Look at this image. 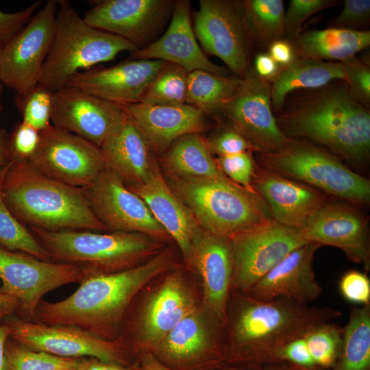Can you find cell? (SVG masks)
<instances>
[{
	"instance_id": "obj_1",
	"label": "cell",
	"mask_w": 370,
	"mask_h": 370,
	"mask_svg": "<svg viewBox=\"0 0 370 370\" xmlns=\"http://www.w3.org/2000/svg\"><path fill=\"white\" fill-rule=\"evenodd\" d=\"M274 115L289 138L308 141L355 163L369 156V109L350 97L345 81L292 92Z\"/></svg>"
},
{
	"instance_id": "obj_2",
	"label": "cell",
	"mask_w": 370,
	"mask_h": 370,
	"mask_svg": "<svg viewBox=\"0 0 370 370\" xmlns=\"http://www.w3.org/2000/svg\"><path fill=\"white\" fill-rule=\"evenodd\" d=\"M236 292L231 316L226 317L229 334L221 364L230 367H254L278 361V354L286 344L341 315L330 307L282 298L260 301Z\"/></svg>"
},
{
	"instance_id": "obj_3",
	"label": "cell",
	"mask_w": 370,
	"mask_h": 370,
	"mask_svg": "<svg viewBox=\"0 0 370 370\" xmlns=\"http://www.w3.org/2000/svg\"><path fill=\"white\" fill-rule=\"evenodd\" d=\"M169 251L128 269L84 278L66 298L42 300L32 321L75 327L108 341L118 340L127 312L139 291L164 272Z\"/></svg>"
},
{
	"instance_id": "obj_4",
	"label": "cell",
	"mask_w": 370,
	"mask_h": 370,
	"mask_svg": "<svg viewBox=\"0 0 370 370\" xmlns=\"http://www.w3.org/2000/svg\"><path fill=\"white\" fill-rule=\"evenodd\" d=\"M2 192L9 210L27 227L108 231L93 212L82 188L51 178L27 161L10 160Z\"/></svg>"
},
{
	"instance_id": "obj_5",
	"label": "cell",
	"mask_w": 370,
	"mask_h": 370,
	"mask_svg": "<svg viewBox=\"0 0 370 370\" xmlns=\"http://www.w3.org/2000/svg\"><path fill=\"white\" fill-rule=\"evenodd\" d=\"M171 184L201 228L212 234L231 238L273 220L267 204L256 192L246 190L225 175L173 176Z\"/></svg>"
},
{
	"instance_id": "obj_6",
	"label": "cell",
	"mask_w": 370,
	"mask_h": 370,
	"mask_svg": "<svg viewBox=\"0 0 370 370\" xmlns=\"http://www.w3.org/2000/svg\"><path fill=\"white\" fill-rule=\"evenodd\" d=\"M58 3L53 38L39 81L49 91L66 87L77 73L111 61L123 51L138 50L128 40L89 25L68 1Z\"/></svg>"
},
{
	"instance_id": "obj_7",
	"label": "cell",
	"mask_w": 370,
	"mask_h": 370,
	"mask_svg": "<svg viewBox=\"0 0 370 370\" xmlns=\"http://www.w3.org/2000/svg\"><path fill=\"white\" fill-rule=\"evenodd\" d=\"M28 228L50 254L52 262L77 266L86 278L137 266L159 247L151 237L136 232Z\"/></svg>"
},
{
	"instance_id": "obj_8",
	"label": "cell",
	"mask_w": 370,
	"mask_h": 370,
	"mask_svg": "<svg viewBox=\"0 0 370 370\" xmlns=\"http://www.w3.org/2000/svg\"><path fill=\"white\" fill-rule=\"evenodd\" d=\"M264 169L358 204L370 201V182L333 153L308 141L289 138L277 151L260 153Z\"/></svg>"
},
{
	"instance_id": "obj_9",
	"label": "cell",
	"mask_w": 370,
	"mask_h": 370,
	"mask_svg": "<svg viewBox=\"0 0 370 370\" xmlns=\"http://www.w3.org/2000/svg\"><path fill=\"white\" fill-rule=\"evenodd\" d=\"M193 27L202 50L221 59L233 75L242 78L252 66L256 49L242 0H200Z\"/></svg>"
},
{
	"instance_id": "obj_10",
	"label": "cell",
	"mask_w": 370,
	"mask_h": 370,
	"mask_svg": "<svg viewBox=\"0 0 370 370\" xmlns=\"http://www.w3.org/2000/svg\"><path fill=\"white\" fill-rule=\"evenodd\" d=\"M86 275L75 265L43 261L0 246V291L19 304L15 314L32 321L44 295L60 286L80 283Z\"/></svg>"
},
{
	"instance_id": "obj_11",
	"label": "cell",
	"mask_w": 370,
	"mask_h": 370,
	"mask_svg": "<svg viewBox=\"0 0 370 370\" xmlns=\"http://www.w3.org/2000/svg\"><path fill=\"white\" fill-rule=\"evenodd\" d=\"M308 242L301 229L273 220L230 238L231 291L247 293L291 252Z\"/></svg>"
},
{
	"instance_id": "obj_12",
	"label": "cell",
	"mask_w": 370,
	"mask_h": 370,
	"mask_svg": "<svg viewBox=\"0 0 370 370\" xmlns=\"http://www.w3.org/2000/svg\"><path fill=\"white\" fill-rule=\"evenodd\" d=\"M3 323L10 329V338L33 350L62 358L92 357L123 365L135 361L118 340L103 339L75 327L25 321L16 314Z\"/></svg>"
},
{
	"instance_id": "obj_13",
	"label": "cell",
	"mask_w": 370,
	"mask_h": 370,
	"mask_svg": "<svg viewBox=\"0 0 370 370\" xmlns=\"http://www.w3.org/2000/svg\"><path fill=\"white\" fill-rule=\"evenodd\" d=\"M58 8V0H48L2 47L1 82L16 95H23L39 84L53 38Z\"/></svg>"
},
{
	"instance_id": "obj_14",
	"label": "cell",
	"mask_w": 370,
	"mask_h": 370,
	"mask_svg": "<svg viewBox=\"0 0 370 370\" xmlns=\"http://www.w3.org/2000/svg\"><path fill=\"white\" fill-rule=\"evenodd\" d=\"M27 162L51 178L82 188L106 169L99 147L51 124L40 132L37 149Z\"/></svg>"
},
{
	"instance_id": "obj_15",
	"label": "cell",
	"mask_w": 370,
	"mask_h": 370,
	"mask_svg": "<svg viewBox=\"0 0 370 370\" xmlns=\"http://www.w3.org/2000/svg\"><path fill=\"white\" fill-rule=\"evenodd\" d=\"M221 112L260 153L277 151L289 139L276 122L270 80L258 75L252 66L241 79L235 92Z\"/></svg>"
},
{
	"instance_id": "obj_16",
	"label": "cell",
	"mask_w": 370,
	"mask_h": 370,
	"mask_svg": "<svg viewBox=\"0 0 370 370\" xmlns=\"http://www.w3.org/2000/svg\"><path fill=\"white\" fill-rule=\"evenodd\" d=\"M83 16L91 27L120 36L141 49L170 20L173 0H96Z\"/></svg>"
},
{
	"instance_id": "obj_17",
	"label": "cell",
	"mask_w": 370,
	"mask_h": 370,
	"mask_svg": "<svg viewBox=\"0 0 370 370\" xmlns=\"http://www.w3.org/2000/svg\"><path fill=\"white\" fill-rule=\"evenodd\" d=\"M197 310L195 297L180 273L169 275L133 320V339L123 347L132 358L151 353L181 320Z\"/></svg>"
},
{
	"instance_id": "obj_18",
	"label": "cell",
	"mask_w": 370,
	"mask_h": 370,
	"mask_svg": "<svg viewBox=\"0 0 370 370\" xmlns=\"http://www.w3.org/2000/svg\"><path fill=\"white\" fill-rule=\"evenodd\" d=\"M83 190L93 212L108 230L156 238L168 235L142 199L111 171L105 169Z\"/></svg>"
},
{
	"instance_id": "obj_19",
	"label": "cell",
	"mask_w": 370,
	"mask_h": 370,
	"mask_svg": "<svg viewBox=\"0 0 370 370\" xmlns=\"http://www.w3.org/2000/svg\"><path fill=\"white\" fill-rule=\"evenodd\" d=\"M116 103L66 86L52 93L51 121L99 147L127 119Z\"/></svg>"
},
{
	"instance_id": "obj_20",
	"label": "cell",
	"mask_w": 370,
	"mask_h": 370,
	"mask_svg": "<svg viewBox=\"0 0 370 370\" xmlns=\"http://www.w3.org/2000/svg\"><path fill=\"white\" fill-rule=\"evenodd\" d=\"M217 325L212 326L197 310L181 320L151 354L175 370L215 369L223 362L225 349L216 339Z\"/></svg>"
},
{
	"instance_id": "obj_21",
	"label": "cell",
	"mask_w": 370,
	"mask_h": 370,
	"mask_svg": "<svg viewBox=\"0 0 370 370\" xmlns=\"http://www.w3.org/2000/svg\"><path fill=\"white\" fill-rule=\"evenodd\" d=\"M308 242L342 250L352 262L370 268V244L367 223L355 207L325 203L301 229Z\"/></svg>"
},
{
	"instance_id": "obj_22",
	"label": "cell",
	"mask_w": 370,
	"mask_h": 370,
	"mask_svg": "<svg viewBox=\"0 0 370 370\" xmlns=\"http://www.w3.org/2000/svg\"><path fill=\"white\" fill-rule=\"evenodd\" d=\"M165 63L157 60L130 59L112 66L78 73L66 86L117 105L138 103Z\"/></svg>"
},
{
	"instance_id": "obj_23",
	"label": "cell",
	"mask_w": 370,
	"mask_h": 370,
	"mask_svg": "<svg viewBox=\"0 0 370 370\" xmlns=\"http://www.w3.org/2000/svg\"><path fill=\"white\" fill-rule=\"evenodd\" d=\"M131 59L157 60L177 64L188 72L205 71L226 76L227 70L214 64L200 47L190 20V2L174 1L170 23L162 36L132 53Z\"/></svg>"
},
{
	"instance_id": "obj_24",
	"label": "cell",
	"mask_w": 370,
	"mask_h": 370,
	"mask_svg": "<svg viewBox=\"0 0 370 370\" xmlns=\"http://www.w3.org/2000/svg\"><path fill=\"white\" fill-rule=\"evenodd\" d=\"M320 247L308 242L295 249L245 293L260 301L282 298L310 304L322 293L313 269L314 255Z\"/></svg>"
},
{
	"instance_id": "obj_25",
	"label": "cell",
	"mask_w": 370,
	"mask_h": 370,
	"mask_svg": "<svg viewBox=\"0 0 370 370\" xmlns=\"http://www.w3.org/2000/svg\"><path fill=\"white\" fill-rule=\"evenodd\" d=\"M201 275L208 311L225 323L233 264L230 238L203 229L193 241L189 261Z\"/></svg>"
},
{
	"instance_id": "obj_26",
	"label": "cell",
	"mask_w": 370,
	"mask_h": 370,
	"mask_svg": "<svg viewBox=\"0 0 370 370\" xmlns=\"http://www.w3.org/2000/svg\"><path fill=\"white\" fill-rule=\"evenodd\" d=\"M252 186L267 204L273 221L302 229L311 216L327 201L310 186L288 180L266 169L254 174Z\"/></svg>"
},
{
	"instance_id": "obj_27",
	"label": "cell",
	"mask_w": 370,
	"mask_h": 370,
	"mask_svg": "<svg viewBox=\"0 0 370 370\" xmlns=\"http://www.w3.org/2000/svg\"><path fill=\"white\" fill-rule=\"evenodd\" d=\"M126 186L142 199L189 261L193 241L202 229L187 206L169 187L156 166L146 181Z\"/></svg>"
},
{
	"instance_id": "obj_28",
	"label": "cell",
	"mask_w": 370,
	"mask_h": 370,
	"mask_svg": "<svg viewBox=\"0 0 370 370\" xmlns=\"http://www.w3.org/2000/svg\"><path fill=\"white\" fill-rule=\"evenodd\" d=\"M119 106L156 151L169 149L180 137L200 133L205 128V114L187 104L151 106L138 102Z\"/></svg>"
},
{
	"instance_id": "obj_29",
	"label": "cell",
	"mask_w": 370,
	"mask_h": 370,
	"mask_svg": "<svg viewBox=\"0 0 370 370\" xmlns=\"http://www.w3.org/2000/svg\"><path fill=\"white\" fill-rule=\"evenodd\" d=\"M99 149L106 169L128 185L144 182L156 167L149 142L129 117Z\"/></svg>"
},
{
	"instance_id": "obj_30",
	"label": "cell",
	"mask_w": 370,
	"mask_h": 370,
	"mask_svg": "<svg viewBox=\"0 0 370 370\" xmlns=\"http://www.w3.org/2000/svg\"><path fill=\"white\" fill-rule=\"evenodd\" d=\"M336 80L346 81L342 62L296 56L289 64L280 66L277 74L270 79L273 112L280 109L292 92L319 88Z\"/></svg>"
},
{
	"instance_id": "obj_31",
	"label": "cell",
	"mask_w": 370,
	"mask_h": 370,
	"mask_svg": "<svg viewBox=\"0 0 370 370\" xmlns=\"http://www.w3.org/2000/svg\"><path fill=\"white\" fill-rule=\"evenodd\" d=\"M296 56L342 62L370 45L369 30L328 27L301 32L292 42Z\"/></svg>"
},
{
	"instance_id": "obj_32",
	"label": "cell",
	"mask_w": 370,
	"mask_h": 370,
	"mask_svg": "<svg viewBox=\"0 0 370 370\" xmlns=\"http://www.w3.org/2000/svg\"><path fill=\"white\" fill-rule=\"evenodd\" d=\"M164 163L173 176L214 178L225 175L199 133L188 134L176 140L166 153Z\"/></svg>"
},
{
	"instance_id": "obj_33",
	"label": "cell",
	"mask_w": 370,
	"mask_h": 370,
	"mask_svg": "<svg viewBox=\"0 0 370 370\" xmlns=\"http://www.w3.org/2000/svg\"><path fill=\"white\" fill-rule=\"evenodd\" d=\"M330 370H370V304L352 308Z\"/></svg>"
},
{
	"instance_id": "obj_34",
	"label": "cell",
	"mask_w": 370,
	"mask_h": 370,
	"mask_svg": "<svg viewBox=\"0 0 370 370\" xmlns=\"http://www.w3.org/2000/svg\"><path fill=\"white\" fill-rule=\"evenodd\" d=\"M240 77L221 76L205 71L189 72L186 104L206 114L221 112L235 92Z\"/></svg>"
},
{
	"instance_id": "obj_35",
	"label": "cell",
	"mask_w": 370,
	"mask_h": 370,
	"mask_svg": "<svg viewBox=\"0 0 370 370\" xmlns=\"http://www.w3.org/2000/svg\"><path fill=\"white\" fill-rule=\"evenodd\" d=\"M242 3L256 50L267 52L272 42L284 38L282 0H242Z\"/></svg>"
},
{
	"instance_id": "obj_36",
	"label": "cell",
	"mask_w": 370,
	"mask_h": 370,
	"mask_svg": "<svg viewBox=\"0 0 370 370\" xmlns=\"http://www.w3.org/2000/svg\"><path fill=\"white\" fill-rule=\"evenodd\" d=\"M9 162L0 168V246L51 262L50 254L36 240L29 228L14 216L5 202L2 186Z\"/></svg>"
},
{
	"instance_id": "obj_37",
	"label": "cell",
	"mask_w": 370,
	"mask_h": 370,
	"mask_svg": "<svg viewBox=\"0 0 370 370\" xmlns=\"http://www.w3.org/2000/svg\"><path fill=\"white\" fill-rule=\"evenodd\" d=\"M189 72L166 62L146 88L139 103L151 106L186 104Z\"/></svg>"
},
{
	"instance_id": "obj_38",
	"label": "cell",
	"mask_w": 370,
	"mask_h": 370,
	"mask_svg": "<svg viewBox=\"0 0 370 370\" xmlns=\"http://www.w3.org/2000/svg\"><path fill=\"white\" fill-rule=\"evenodd\" d=\"M81 359L33 350L10 338L4 347V370H78Z\"/></svg>"
},
{
	"instance_id": "obj_39",
	"label": "cell",
	"mask_w": 370,
	"mask_h": 370,
	"mask_svg": "<svg viewBox=\"0 0 370 370\" xmlns=\"http://www.w3.org/2000/svg\"><path fill=\"white\" fill-rule=\"evenodd\" d=\"M343 328L334 322L322 325L303 336L314 365L330 370L339 355Z\"/></svg>"
},
{
	"instance_id": "obj_40",
	"label": "cell",
	"mask_w": 370,
	"mask_h": 370,
	"mask_svg": "<svg viewBox=\"0 0 370 370\" xmlns=\"http://www.w3.org/2000/svg\"><path fill=\"white\" fill-rule=\"evenodd\" d=\"M52 92L40 84L21 95L15 103L22 121L40 132L51 125Z\"/></svg>"
},
{
	"instance_id": "obj_41",
	"label": "cell",
	"mask_w": 370,
	"mask_h": 370,
	"mask_svg": "<svg viewBox=\"0 0 370 370\" xmlns=\"http://www.w3.org/2000/svg\"><path fill=\"white\" fill-rule=\"evenodd\" d=\"M338 0H291L284 14V38L291 43L305 21L316 13L341 3Z\"/></svg>"
},
{
	"instance_id": "obj_42",
	"label": "cell",
	"mask_w": 370,
	"mask_h": 370,
	"mask_svg": "<svg viewBox=\"0 0 370 370\" xmlns=\"http://www.w3.org/2000/svg\"><path fill=\"white\" fill-rule=\"evenodd\" d=\"M346 74V84L350 97L369 109L370 66L367 60L356 56L342 62Z\"/></svg>"
},
{
	"instance_id": "obj_43",
	"label": "cell",
	"mask_w": 370,
	"mask_h": 370,
	"mask_svg": "<svg viewBox=\"0 0 370 370\" xmlns=\"http://www.w3.org/2000/svg\"><path fill=\"white\" fill-rule=\"evenodd\" d=\"M217 164L231 181L250 192L256 193L252 186L255 166L251 151L219 156Z\"/></svg>"
},
{
	"instance_id": "obj_44",
	"label": "cell",
	"mask_w": 370,
	"mask_h": 370,
	"mask_svg": "<svg viewBox=\"0 0 370 370\" xmlns=\"http://www.w3.org/2000/svg\"><path fill=\"white\" fill-rule=\"evenodd\" d=\"M330 27L362 31L369 25L370 1L345 0Z\"/></svg>"
},
{
	"instance_id": "obj_45",
	"label": "cell",
	"mask_w": 370,
	"mask_h": 370,
	"mask_svg": "<svg viewBox=\"0 0 370 370\" xmlns=\"http://www.w3.org/2000/svg\"><path fill=\"white\" fill-rule=\"evenodd\" d=\"M40 140V132L21 121L10 136V160L28 161Z\"/></svg>"
},
{
	"instance_id": "obj_46",
	"label": "cell",
	"mask_w": 370,
	"mask_h": 370,
	"mask_svg": "<svg viewBox=\"0 0 370 370\" xmlns=\"http://www.w3.org/2000/svg\"><path fill=\"white\" fill-rule=\"evenodd\" d=\"M338 289L347 301L360 306L370 304V280L357 270L345 273L338 282Z\"/></svg>"
},
{
	"instance_id": "obj_47",
	"label": "cell",
	"mask_w": 370,
	"mask_h": 370,
	"mask_svg": "<svg viewBox=\"0 0 370 370\" xmlns=\"http://www.w3.org/2000/svg\"><path fill=\"white\" fill-rule=\"evenodd\" d=\"M211 153L219 156L232 155L258 149L232 126L206 140Z\"/></svg>"
},
{
	"instance_id": "obj_48",
	"label": "cell",
	"mask_w": 370,
	"mask_h": 370,
	"mask_svg": "<svg viewBox=\"0 0 370 370\" xmlns=\"http://www.w3.org/2000/svg\"><path fill=\"white\" fill-rule=\"evenodd\" d=\"M41 4L42 2L38 1L14 12H6L0 9V46L6 45L26 25Z\"/></svg>"
},
{
	"instance_id": "obj_49",
	"label": "cell",
	"mask_w": 370,
	"mask_h": 370,
	"mask_svg": "<svg viewBox=\"0 0 370 370\" xmlns=\"http://www.w3.org/2000/svg\"><path fill=\"white\" fill-rule=\"evenodd\" d=\"M278 361H285L306 369H320L317 367L310 356L303 336L282 347L277 356Z\"/></svg>"
},
{
	"instance_id": "obj_50",
	"label": "cell",
	"mask_w": 370,
	"mask_h": 370,
	"mask_svg": "<svg viewBox=\"0 0 370 370\" xmlns=\"http://www.w3.org/2000/svg\"><path fill=\"white\" fill-rule=\"evenodd\" d=\"M267 52L280 66L289 64L296 58L292 43L285 38L272 42Z\"/></svg>"
},
{
	"instance_id": "obj_51",
	"label": "cell",
	"mask_w": 370,
	"mask_h": 370,
	"mask_svg": "<svg viewBox=\"0 0 370 370\" xmlns=\"http://www.w3.org/2000/svg\"><path fill=\"white\" fill-rule=\"evenodd\" d=\"M252 68L258 75L270 80L277 74L280 66L264 51L254 56Z\"/></svg>"
},
{
	"instance_id": "obj_52",
	"label": "cell",
	"mask_w": 370,
	"mask_h": 370,
	"mask_svg": "<svg viewBox=\"0 0 370 370\" xmlns=\"http://www.w3.org/2000/svg\"><path fill=\"white\" fill-rule=\"evenodd\" d=\"M78 370H141V368L138 360L130 365H123L106 362L92 357H84Z\"/></svg>"
},
{
	"instance_id": "obj_53",
	"label": "cell",
	"mask_w": 370,
	"mask_h": 370,
	"mask_svg": "<svg viewBox=\"0 0 370 370\" xmlns=\"http://www.w3.org/2000/svg\"><path fill=\"white\" fill-rule=\"evenodd\" d=\"M214 370H325L322 369H306L297 367L285 361H276L260 366L247 368L234 367L220 365Z\"/></svg>"
},
{
	"instance_id": "obj_54",
	"label": "cell",
	"mask_w": 370,
	"mask_h": 370,
	"mask_svg": "<svg viewBox=\"0 0 370 370\" xmlns=\"http://www.w3.org/2000/svg\"><path fill=\"white\" fill-rule=\"evenodd\" d=\"M137 360L140 362L141 370H175L162 364L150 352L141 354ZM197 370H214V369L205 368Z\"/></svg>"
},
{
	"instance_id": "obj_55",
	"label": "cell",
	"mask_w": 370,
	"mask_h": 370,
	"mask_svg": "<svg viewBox=\"0 0 370 370\" xmlns=\"http://www.w3.org/2000/svg\"><path fill=\"white\" fill-rule=\"evenodd\" d=\"M18 306V301L15 298L0 291V325L8 317L16 313Z\"/></svg>"
},
{
	"instance_id": "obj_56",
	"label": "cell",
	"mask_w": 370,
	"mask_h": 370,
	"mask_svg": "<svg viewBox=\"0 0 370 370\" xmlns=\"http://www.w3.org/2000/svg\"><path fill=\"white\" fill-rule=\"evenodd\" d=\"M9 142L10 135L4 128H0V168L10 160Z\"/></svg>"
},
{
	"instance_id": "obj_57",
	"label": "cell",
	"mask_w": 370,
	"mask_h": 370,
	"mask_svg": "<svg viewBox=\"0 0 370 370\" xmlns=\"http://www.w3.org/2000/svg\"><path fill=\"white\" fill-rule=\"evenodd\" d=\"M10 332V329L6 323L0 325V370H4V347Z\"/></svg>"
},
{
	"instance_id": "obj_58",
	"label": "cell",
	"mask_w": 370,
	"mask_h": 370,
	"mask_svg": "<svg viewBox=\"0 0 370 370\" xmlns=\"http://www.w3.org/2000/svg\"><path fill=\"white\" fill-rule=\"evenodd\" d=\"M2 47H3L0 46V58H1V53ZM3 84L2 82H1V73H0V113L2 111L3 108L2 101H1V95L3 94Z\"/></svg>"
}]
</instances>
